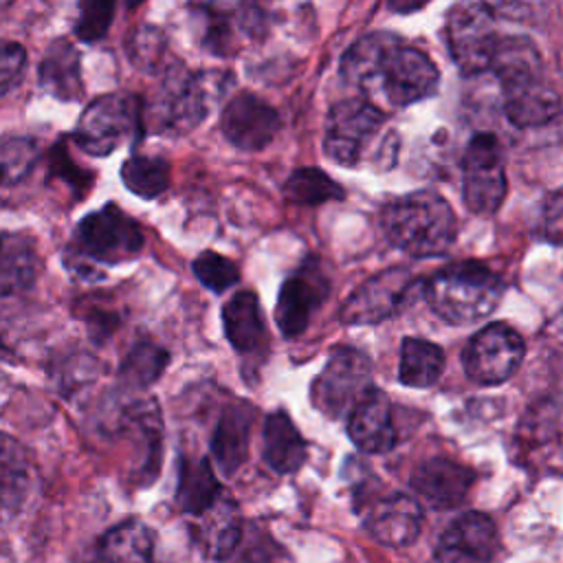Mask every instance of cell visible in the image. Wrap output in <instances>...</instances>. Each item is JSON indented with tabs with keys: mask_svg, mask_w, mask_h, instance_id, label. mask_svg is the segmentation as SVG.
I'll return each instance as SVG.
<instances>
[{
	"mask_svg": "<svg viewBox=\"0 0 563 563\" xmlns=\"http://www.w3.org/2000/svg\"><path fill=\"white\" fill-rule=\"evenodd\" d=\"M233 75L227 70H198L172 66L147 106V123L154 132L180 136L198 128L211 108L224 97Z\"/></svg>",
	"mask_w": 563,
	"mask_h": 563,
	"instance_id": "obj_2",
	"label": "cell"
},
{
	"mask_svg": "<svg viewBox=\"0 0 563 563\" xmlns=\"http://www.w3.org/2000/svg\"><path fill=\"white\" fill-rule=\"evenodd\" d=\"M191 271L198 277V282L213 292H224L240 282L238 266L216 251H202L191 262Z\"/></svg>",
	"mask_w": 563,
	"mask_h": 563,
	"instance_id": "obj_35",
	"label": "cell"
},
{
	"mask_svg": "<svg viewBox=\"0 0 563 563\" xmlns=\"http://www.w3.org/2000/svg\"><path fill=\"white\" fill-rule=\"evenodd\" d=\"M416 282L418 279L402 266L380 271L343 301L339 321L347 325H369L398 314L407 306Z\"/></svg>",
	"mask_w": 563,
	"mask_h": 563,
	"instance_id": "obj_12",
	"label": "cell"
},
{
	"mask_svg": "<svg viewBox=\"0 0 563 563\" xmlns=\"http://www.w3.org/2000/svg\"><path fill=\"white\" fill-rule=\"evenodd\" d=\"M365 528L369 537L380 545L407 548L420 534L422 510L413 497L405 493H391L369 506Z\"/></svg>",
	"mask_w": 563,
	"mask_h": 563,
	"instance_id": "obj_17",
	"label": "cell"
},
{
	"mask_svg": "<svg viewBox=\"0 0 563 563\" xmlns=\"http://www.w3.org/2000/svg\"><path fill=\"white\" fill-rule=\"evenodd\" d=\"M504 295V282L479 262L451 264L429 277V308L451 325H468L488 317Z\"/></svg>",
	"mask_w": 563,
	"mask_h": 563,
	"instance_id": "obj_4",
	"label": "cell"
},
{
	"mask_svg": "<svg viewBox=\"0 0 563 563\" xmlns=\"http://www.w3.org/2000/svg\"><path fill=\"white\" fill-rule=\"evenodd\" d=\"M42 262L35 242L22 231L0 233V295H18L29 290Z\"/></svg>",
	"mask_w": 563,
	"mask_h": 563,
	"instance_id": "obj_23",
	"label": "cell"
},
{
	"mask_svg": "<svg viewBox=\"0 0 563 563\" xmlns=\"http://www.w3.org/2000/svg\"><path fill=\"white\" fill-rule=\"evenodd\" d=\"M508 191L504 150L495 134L477 132L471 136L462 158V198L471 213H495Z\"/></svg>",
	"mask_w": 563,
	"mask_h": 563,
	"instance_id": "obj_7",
	"label": "cell"
},
{
	"mask_svg": "<svg viewBox=\"0 0 563 563\" xmlns=\"http://www.w3.org/2000/svg\"><path fill=\"white\" fill-rule=\"evenodd\" d=\"M383 123L385 112L363 97L336 101L325 119V156L341 167L356 165L365 152V145L378 134Z\"/></svg>",
	"mask_w": 563,
	"mask_h": 563,
	"instance_id": "obj_10",
	"label": "cell"
},
{
	"mask_svg": "<svg viewBox=\"0 0 563 563\" xmlns=\"http://www.w3.org/2000/svg\"><path fill=\"white\" fill-rule=\"evenodd\" d=\"M262 455L264 462L279 475H290L299 471L306 462V440L297 431L295 422L284 409L266 416L262 431Z\"/></svg>",
	"mask_w": 563,
	"mask_h": 563,
	"instance_id": "obj_24",
	"label": "cell"
},
{
	"mask_svg": "<svg viewBox=\"0 0 563 563\" xmlns=\"http://www.w3.org/2000/svg\"><path fill=\"white\" fill-rule=\"evenodd\" d=\"M222 488L213 475V468L207 457H183L176 486V506L183 512L200 515L218 497Z\"/></svg>",
	"mask_w": 563,
	"mask_h": 563,
	"instance_id": "obj_28",
	"label": "cell"
},
{
	"mask_svg": "<svg viewBox=\"0 0 563 563\" xmlns=\"http://www.w3.org/2000/svg\"><path fill=\"white\" fill-rule=\"evenodd\" d=\"M143 231L134 218L117 205H106L88 213L75 229V262L123 264L136 257L143 249Z\"/></svg>",
	"mask_w": 563,
	"mask_h": 563,
	"instance_id": "obj_5",
	"label": "cell"
},
{
	"mask_svg": "<svg viewBox=\"0 0 563 563\" xmlns=\"http://www.w3.org/2000/svg\"><path fill=\"white\" fill-rule=\"evenodd\" d=\"M391 11H396V13H411V11H418V9H422L424 7V2H389L387 4Z\"/></svg>",
	"mask_w": 563,
	"mask_h": 563,
	"instance_id": "obj_40",
	"label": "cell"
},
{
	"mask_svg": "<svg viewBox=\"0 0 563 563\" xmlns=\"http://www.w3.org/2000/svg\"><path fill=\"white\" fill-rule=\"evenodd\" d=\"M284 194L297 205L314 207L328 200H341L345 196L343 187L334 183L323 169L319 167H301L295 169L288 180L284 183Z\"/></svg>",
	"mask_w": 563,
	"mask_h": 563,
	"instance_id": "obj_32",
	"label": "cell"
},
{
	"mask_svg": "<svg viewBox=\"0 0 563 563\" xmlns=\"http://www.w3.org/2000/svg\"><path fill=\"white\" fill-rule=\"evenodd\" d=\"M383 229L387 240L407 255L438 257L451 249L457 235V220L440 194L422 189L385 205Z\"/></svg>",
	"mask_w": 563,
	"mask_h": 563,
	"instance_id": "obj_3",
	"label": "cell"
},
{
	"mask_svg": "<svg viewBox=\"0 0 563 563\" xmlns=\"http://www.w3.org/2000/svg\"><path fill=\"white\" fill-rule=\"evenodd\" d=\"M220 128L233 147L242 152H257L275 139L282 128V119L271 103L244 90L224 106Z\"/></svg>",
	"mask_w": 563,
	"mask_h": 563,
	"instance_id": "obj_14",
	"label": "cell"
},
{
	"mask_svg": "<svg viewBox=\"0 0 563 563\" xmlns=\"http://www.w3.org/2000/svg\"><path fill=\"white\" fill-rule=\"evenodd\" d=\"M372 387V361L356 347H336L312 383V402L330 418H339Z\"/></svg>",
	"mask_w": 563,
	"mask_h": 563,
	"instance_id": "obj_9",
	"label": "cell"
},
{
	"mask_svg": "<svg viewBox=\"0 0 563 563\" xmlns=\"http://www.w3.org/2000/svg\"><path fill=\"white\" fill-rule=\"evenodd\" d=\"M444 369V352L440 345L407 336L400 343V361H398V380L407 387L427 389L438 383Z\"/></svg>",
	"mask_w": 563,
	"mask_h": 563,
	"instance_id": "obj_30",
	"label": "cell"
},
{
	"mask_svg": "<svg viewBox=\"0 0 563 563\" xmlns=\"http://www.w3.org/2000/svg\"><path fill=\"white\" fill-rule=\"evenodd\" d=\"M121 180L134 196L152 200L169 185V163L163 156L134 154L121 165Z\"/></svg>",
	"mask_w": 563,
	"mask_h": 563,
	"instance_id": "obj_31",
	"label": "cell"
},
{
	"mask_svg": "<svg viewBox=\"0 0 563 563\" xmlns=\"http://www.w3.org/2000/svg\"><path fill=\"white\" fill-rule=\"evenodd\" d=\"M501 84V92L543 79V59L534 42L526 35H499L490 66Z\"/></svg>",
	"mask_w": 563,
	"mask_h": 563,
	"instance_id": "obj_21",
	"label": "cell"
},
{
	"mask_svg": "<svg viewBox=\"0 0 563 563\" xmlns=\"http://www.w3.org/2000/svg\"><path fill=\"white\" fill-rule=\"evenodd\" d=\"M347 435L365 453H385L396 444L391 400L383 389L369 387L352 407Z\"/></svg>",
	"mask_w": 563,
	"mask_h": 563,
	"instance_id": "obj_18",
	"label": "cell"
},
{
	"mask_svg": "<svg viewBox=\"0 0 563 563\" xmlns=\"http://www.w3.org/2000/svg\"><path fill=\"white\" fill-rule=\"evenodd\" d=\"M191 532L198 550L207 559H229L242 539V517L235 501L220 493V497L198 515Z\"/></svg>",
	"mask_w": 563,
	"mask_h": 563,
	"instance_id": "obj_19",
	"label": "cell"
},
{
	"mask_svg": "<svg viewBox=\"0 0 563 563\" xmlns=\"http://www.w3.org/2000/svg\"><path fill=\"white\" fill-rule=\"evenodd\" d=\"M504 114L517 128H537L559 114V95L545 81L504 90Z\"/></svg>",
	"mask_w": 563,
	"mask_h": 563,
	"instance_id": "obj_26",
	"label": "cell"
},
{
	"mask_svg": "<svg viewBox=\"0 0 563 563\" xmlns=\"http://www.w3.org/2000/svg\"><path fill=\"white\" fill-rule=\"evenodd\" d=\"M163 53H165V35H163V31H158L156 26H150V24L139 26L128 42L130 59L147 73H152L158 66Z\"/></svg>",
	"mask_w": 563,
	"mask_h": 563,
	"instance_id": "obj_36",
	"label": "cell"
},
{
	"mask_svg": "<svg viewBox=\"0 0 563 563\" xmlns=\"http://www.w3.org/2000/svg\"><path fill=\"white\" fill-rule=\"evenodd\" d=\"M97 563H154L152 530L136 519L110 528L99 541Z\"/></svg>",
	"mask_w": 563,
	"mask_h": 563,
	"instance_id": "obj_27",
	"label": "cell"
},
{
	"mask_svg": "<svg viewBox=\"0 0 563 563\" xmlns=\"http://www.w3.org/2000/svg\"><path fill=\"white\" fill-rule=\"evenodd\" d=\"M114 4L112 2H84L79 7V18L75 22V35L81 42L101 40L112 22Z\"/></svg>",
	"mask_w": 563,
	"mask_h": 563,
	"instance_id": "obj_37",
	"label": "cell"
},
{
	"mask_svg": "<svg viewBox=\"0 0 563 563\" xmlns=\"http://www.w3.org/2000/svg\"><path fill=\"white\" fill-rule=\"evenodd\" d=\"M26 66V51L22 44L0 40V97L7 95L20 79Z\"/></svg>",
	"mask_w": 563,
	"mask_h": 563,
	"instance_id": "obj_38",
	"label": "cell"
},
{
	"mask_svg": "<svg viewBox=\"0 0 563 563\" xmlns=\"http://www.w3.org/2000/svg\"><path fill=\"white\" fill-rule=\"evenodd\" d=\"M222 325L229 343L242 356H253L268 350V330L255 292H235L222 308Z\"/></svg>",
	"mask_w": 563,
	"mask_h": 563,
	"instance_id": "obj_20",
	"label": "cell"
},
{
	"mask_svg": "<svg viewBox=\"0 0 563 563\" xmlns=\"http://www.w3.org/2000/svg\"><path fill=\"white\" fill-rule=\"evenodd\" d=\"M499 539L493 519L468 510L453 519L435 545L438 563H493Z\"/></svg>",
	"mask_w": 563,
	"mask_h": 563,
	"instance_id": "obj_15",
	"label": "cell"
},
{
	"mask_svg": "<svg viewBox=\"0 0 563 563\" xmlns=\"http://www.w3.org/2000/svg\"><path fill=\"white\" fill-rule=\"evenodd\" d=\"M37 161V147L31 139H0V185H15Z\"/></svg>",
	"mask_w": 563,
	"mask_h": 563,
	"instance_id": "obj_34",
	"label": "cell"
},
{
	"mask_svg": "<svg viewBox=\"0 0 563 563\" xmlns=\"http://www.w3.org/2000/svg\"><path fill=\"white\" fill-rule=\"evenodd\" d=\"M493 22L495 15L486 2H457L446 11V44L462 75L471 77L488 70L499 37Z\"/></svg>",
	"mask_w": 563,
	"mask_h": 563,
	"instance_id": "obj_8",
	"label": "cell"
},
{
	"mask_svg": "<svg viewBox=\"0 0 563 563\" xmlns=\"http://www.w3.org/2000/svg\"><path fill=\"white\" fill-rule=\"evenodd\" d=\"M31 462L26 449L9 433H0V512H15L29 495Z\"/></svg>",
	"mask_w": 563,
	"mask_h": 563,
	"instance_id": "obj_29",
	"label": "cell"
},
{
	"mask_svg": "<svg viewBox=\"0 0 563 563\" xmlns=\"http://www.w3.org/2000/svg\"><path fill=\"white\" fill-rule=\"evenodd\" d=\"M473 482L475 471L449 457H429L411 473V488L438 510L457 506L468 495Z\"/></svg>",
	"mask_w": 563,
	"mask_h": 563,
	"instance_id": "obj_16",
	"label": "cell"
},
{
	"mask_svg": "<svg viewBox=\"0 0 563 563\" xmlns=\"http://www.w3.org/2000/svg\"><path fill=\"white\" fill-rule=\"evenodd\" d=\"M40 84L62 101H75L84 92L81 59L68 40H55L40 64Z\"/></svg>",
	"mask_w": 563,
	"mask_h": 563,
	"instance_id": "obj_25",
	"label": "cell"
},
{
	"mask_svg": "<svg viewBox=\"0 0 563 563\" xmlns=\"http://www.w3.org/2000/svg\"><path fill=\"white\" fill-rule=\"evenodd\" d=\"M330 292L328 279L314 262H306L301 271L290 275L277 295L275 321L286 339H295L306 332L310 319L321 308Z\"/></svg>",
	"mask_w": 563,
	"mask_h": 563,
	"instance_id": "obj_13",
	"label": "cell"
},
{
	"mask_svg": "<svg viewBox=\"0 0 563 563\" xmlns=\"http://www.w3.org/2000/svg\"><path fill=\"white\" fill-rule=\"evenodd\" d=\"M341 75L365 95V101L383 99L391 108L431 97L440 79L427 53L387 31L358 37L341 59Z\"/></svg>",
	"mask_w": 563,
	"mask_h": 563,
	"instance_id": "obj_1",
	"label": "cell"
},
{
	"mask_svg": "<svg viewBox=\"0 0 563 563\" xmlns=\"http://www.w3.org/2000/svg\"><path fill=\"white\" fill-rule=\"evenodd\" d=\"M169 363V354L156 343H136L121 363V378L130 387H147L161 378Z\"/></svg>",
	"mask_w": 563,
	"mask_h": 563,
	"instance_id": "obj_33",
	"label": "cell"
},
{
	"mask_svg": "<svg viewBox=\"0 0 563 563\" xmlns=\"http://www.w3.org/2000/svg\"><path fill=\"white\" fill-rule=\"evenodd\" d=\"M526 345L521 334L504 321L484 325L462 352L466 376L477 385H499L521 365Z\"/></svg>",
	"mask_w": 563,
	"mask_h": 563,
	"instance_id": "obj_11",
	"label": "cell"
},
{
	"mask_svg": "<svg viewBox=\"0 0 563 563\" xmlns=\"http://www.w3.org/2000/svg\"><path fill=\"white\" fill-rule=\"evenodd\" d=\"M561 194L559 191H552L545 202H543V211H541V218H539V229H541V235L559 246L561 244Z\"/></svg>",
	"mask_w": 563,
	"mask_h": 563,
	"instance_id": "obj_39",
	"label": "cell"
},
{
	"mask_svg": "<svg viewBox=\"0 0 563 563\" xmlns=\"http://www.w3.org/2000/svg\"><path fill=\"white\" fill-rule=\"evenodd\" d=\"M141 132V103L128 92H108L86 106L77 125L75 143L90 156H108L123 141Z\"/></svg>",
	"mask_w": 563,
	"mask_h": 563,
	"instance_id": "obj_6",
	"label": "cell"
},
{
	"mask_svg": "<svg viewBox=\"0 0 563 563\" xmlns=\"http://www.w3.org/2000/svg\"><path fill=\"white\" fill-rule=\"evenodd\" d=\"M253 424V407L244 400L224 405L211 438V453L218 466L233 475L249 455V435Z\"/></svg>",
	"mask_w": 563,
	"mask_h": 563,
	"instance_id": "obj_22",
	"label": "cell"
}]
</instances>
